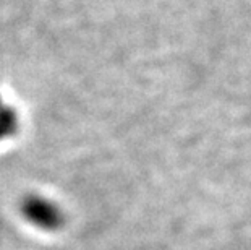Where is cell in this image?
<instances>
[{"label":"cell","mask_w":251,"mask_h":250,"mask_svg":"<svg viewBox=\"0 0 251 250\" xmlns=\"http://www.w3.org/2000/svg\"><path fill=\"white\" fill-rule=\"evenodd\" d=\"M21 215L39 229L57 231L63 226V213L55 203L39 195H28L21 201Z\"/></svg>","instance_id":"obj_1"},{"label":"cell","mask_w":251,"mask_h":250,"mask_svg":"<svg viewBox=\"0 0 251 250\" xmlns=\"http://www.w3.org/2000/svg\"><path fill=\"white\" fill-rule=\"evenodd\" d=\"M18 130V115L13 108L2 106L0 108V140L12 137Z\"/></svg>","instance_id":"obj_2"},{"label":"cell","mask_w":251,"mask_h":250,"mask_svg":"<svg viewBox=\"0 0 251 250\" xmlns=\"http://www.w3.org/2000/svg\"><path fill=\"white\" fill-rule=\"evenodd\" d=\"M0 108H2V101H0Z\"/></svg>","instance_id":"obj_3"}]
</instances>
